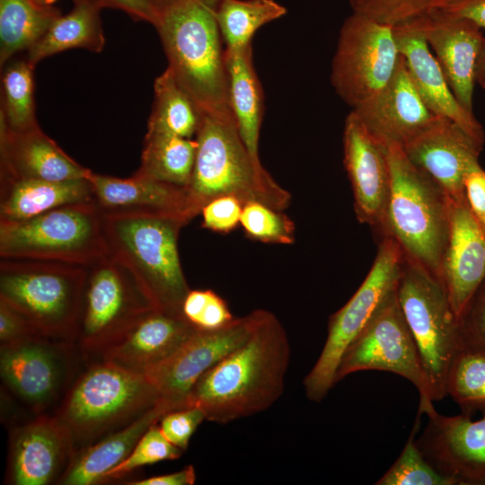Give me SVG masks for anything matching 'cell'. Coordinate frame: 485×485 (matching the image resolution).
<instances>
[{"label": "cell", "mask_w": 485, "mask_h": 485, "mask_svg": "<svg viewBox=\"0 0 485 485\" xmlns=\"http://www.w3.org/2000/svg\"><path fill=\"white\" fill-rule=\"evenodd\" d=\"M446 393L463 414L485 413V349L461 346L448 371Z\"/></svg>", "instance_id": "36"}, {"label": "cell", "mask_w": 485, "mask_h": 485, "mask_svg": "<svg viewBox=\"0 0 485 485\" xmlns=\"http://www.w3.org/2000/svg\"><path fill=\"white\" fill-rule=\"evenodd\" d=\"M38 1L48 5H53V4L57 2V0H38Z\"/></svg>", "instance_id": "52"}, {"label": "cell", "mask_w": 485, "mask_h": 485, "mask_svg": "<svg viewBox=\"0 0 485 485\" xmlns=\"http://www.w3.org/2000/svg\"><path fill=\"white\" fill-rule=\"evenodd\" d=\"M476 83L481 87L485 85V36L482 40L475 68Z\"/></svg>", "instance_id": "50"}, {"label": "cell", "mask_w": 485, "mask_h": 485, "mask_svg": "<svg viewBox=\"0 0 485 485\" xmlns=\"http://www.w3.org/2000/svg\"><path fill=\"white\" fill-rule=\"evenodd\" d=\"M396 294L419 350L430 398L441 401L447 396L448 371L462 346L459 319L439 278L405 257Z\"/></svg>", "instance_id": "9"}, {"label": "cell", "mask_w": 485, "mask_h": 485, "mask_svg": "<svg viewBox=\"0 0 485 485\" xmlns=\"http://www.w3.org/2000/svg\"><path fill=\"white\" fill-rule=\"evenodd\" d=\"M438 278L458 319L485 279V232L466 198H450V225Z\"/></svg>", "instance_id": "19"}, {"label": "cell", "mask_w": 485, "mask_h": 485, "mask_svg": "<svg viewBox=\"0 0 485 485\" xmlns=\"http://www.w3.org/2000/svg\"><path fill=\"white\" fill-rule=\"evenodd\" d=\"M230 108L239 134L252 159L259 157L260 130L263 117V93L252 62L251 44L241 48H225Z\"/></svg>", "instance_id": "29"}, {"label": "cell", "mask_w": 485, "mask_h": 485, "mask_svg": "<svg viewBox=\"0 0 485 485\" xmlns=\"http://www.w3.org/2000/svg\"><path fill=\"white\" fill-rule=\"evenodd\" d=\"M100 11L90 4H75L72 11L59 15L43 37L27 51L28 61L35 66L48 57L77 48L101 51L105 37Z\"/></svg>", "instance_id": "30"}, {"label": "cell", "mask_w": 485, "mask_h": 485, "mask_svg": "<svg viewBox=\"0 0 485 485\" xmlns=\"http://www.w3.org/2000/svg\"><path fill=\"white\" fill-rule=\"evenodd\" d=\"M3 66L0 128L15 132L39 128L35 116L34 66L27 58L9 60Z\"/></svg>", "instance_id": "34"}, {"label": "cell", "mask_w": 485, "mask_h": 485, "mask_svg": "<svg viewBox=\"0 0 485 485\" xmlns=\"http://www.w3.org/2000/svg\"><path fill=\"white\" fill-rule=\"evenodd\" d=\"M181 313L195 329L207 331L220 330L235 319L227 303L211 289H190Z\"/></svg>", "instance_id": "41"}, {"label": "cell", "mask_w": 485, "mask_h": 485, "mask_svg": "<svg viewBox=\"0 0 485 485\" xmlns=\"http://www.w3.org/2000/svg\"><path fill=\"white\" fill-rule=\"evenodd\" d=\"M182 314L153 309L101 354V360L144 374L175 352L195 331Z\"/></svg>", "instance_id": "24"}, {"label": "cell", "mask_w": 485, "mask_h": 485, "mask_svg": "<svg viewBox=\"0 0 485 485\" xmlns=\"http://www.w3.org/2000/svg\"><path fill=\"white\" fill-rule=\"evenodd\" d=\"M290 356L282 323L272 313L258 309L248 338L203 374L186 407L198 408L206 420L218 424L262 412L284 392Z\"/></svg>", "instance_id": "1"}, {"label": "cell", "mask_w": 485, "mask_h": 485, "mask_svg": "<svg viewBox=\"0 0 485 485\" xmlns=\"http://www.w3.org/2000/svg\"><path fill=\"white\" fill-rule=\"evenodd\" d=\"M153 309L136 278L109 254L88 267L75 342L101 356Z\"/></svg>", "instance_id": "11"}, {"label": "cell", "mask_w": 485, "mask_h": 485, "mask_svg": "<svg viewBox=\"0 0 485 485\" xmlns=\"http://www.w3.org/2000/svg\"><path fill=\"white\" fill-rule=\"evenodd\" d=\"M401 59L392 27L353 12L340 31L331 81L354 110L388 84Z\"/></svg>", "instance_id": "12"}, {"label": "cell", "mask_w": 485, "mask_h": 485, "mask_svg": "<svg viewBox=\"0 0 485 485\" xmlns=\"http://www.w3.org/2000/svg\"><path fill=\"white\" fill-rule=\"evenodd\" d=\"M422 19L423 16L392 27L399 52L411 81L434 115L454 121L483 145V128L474 114L463 109L451 91L426 40Z\"/></svg>", "instance_id": "21"}, {"label": "cell", "mask_w": 485, "mask_h": 485, "mask_svg": "<svg viewBox=\"0 0 485 485\" xmlns=\"http://www.w3.org/2000/svg\"><path fill=\"white\" fill-rule=\"evenodd\" d=\"M196 481V472L192 465L168 474L153 476L128 482V485H193Z\"/></svg>", "instance_id": "49"}, {"label": "cell", "mask_w": 485, "mask_h": 485, "mask_svg": "<svg viewBox=\"0 0 485 485\" xmlns=\"http://www.w3.org/2000/svg\"><path fill=\"white\" fill-rule=\"evenodd\" d=\"M425 414L428 424L415 442L426 460L454 485H485V413L472 420L432 407Z\"/></svg>", "instance_id": "16"}, {"label": "cell", "mask_w": 485, "mask_h": 485, "mask_svg": "<svg viewBox=\"0 0 485 485\" xmlns=\"http://www.w3.org/2000/svg\"><path fill=\"white\" fill-rule=\"evenodd\" d=\"M75 343L31 335L0 345L3 383L33 412L44 413L71 384Z\"/></svg>", "instance_id": "14"}, {"label": "cell", "mask_w": 485, "mask_h": 485, "mask_svg": "<svg viewBox=\"0 0 485 485\" xmlns=\"http://www.w3.org/2000/svg\"><path fill=\"white\" fill-rule=\"evenodd\" d=\"M75 4H86L99 9L113 8L123 11L138 21L150 22L154 27L159 13L151 0H73Z\"/></svg>", "instance_id": "45"}, {"label": "cell", "mask_w": 485, "mask_h": 485, "mask_svg": "<svg viewBox=\"0 0 485 485\" xmlns=\"http://www.w3.org/2000/svg\"><path fill=\"white\" fill-rule=\"evenodd\" d=\"M61 15L53 5L38 0H0V64L29 50Z\"/></svg>", "instance_id": "31"}, {"label": "cell", "mask_w": 485, "mask_h": 485, "mask_svg": "<svg viewBox=\"0 0 485 485\" xmlns=\"http://www.w3.org/2000/svg\"><path fill=\"white\" fill-rule=\"evenodd\" d=\"M88 267L61 262L0 261V301L34 334L74 341Z\"/></svg>", "instance_id": "7"}, {"label": "cell", "mask_w": 485, "mask_h": 485, "mask_svg": "<svg viewBox=\"0 0 485 485\" xmlns=\"http://www.w3.org/2000/svg\"><path fill=\"white\" fill-rule=\"evenodd\" d=\"M219 0H179L163 10L155 28L168 67L201 112L233 113L225 48L216 18Z\"/></svg>", "instance_id": "3"}, {"label": "cell", "mask_w": 485, "mask_h": 485, "mask_svg": "<svg viewBox=\"0 0 485 485\" xmlns=\"http://www.w3.org/2000/svg\"><path fill=\"white\" fill-rule=\"evenodd\" d=\"M75 452L72 435L62 421L55 414H38L11 432L5 481L13 485L57 481Z\"/></svg>", "instance_id": "17"}, {"label": "cell", "mask_w": 485, "mask_h": 485, "mask_svg": "<svg viewBox=\"0 0 485 485\" xmlns=\"http://www.w3.org/2000/svg\"><path fill=\"white\" fill-rule=\"evenodd\" d=\"M482 88H483V90L485 91V85H484V86H482Z\"/></svg>", "instance_id": "54"}, {"label": "cell", "mask_w": 485, "mask_h": 485, "mask_svg": "<svg viewBox=\"0 0 485 485\" xmlns=\"http://www.w3.org/2000/svg\"><path fill=\"white\" fill-rule=\"evenodd\" d=\"M387 157L391 186L381 227L406 259L438 278L449 234L450 198L400 146H388Z\"/></svg>", "instance_id": "5"}, {"label": "cell", "mask_w": 485, "mask_h": 485, "mask_svg": "<svg viewBox=\"0 0 485 485\" xmlns=\"http://www.w3.org/2000/svg\"><path fill=\"white\" fill-rule=\"evenodd\" d=\"M197 151L189 190L200 209L212 198L234 195L243 204L260 201L284 211L291 202L261 163L249 154L233 113L201 112Z\"/></svg>", "instance_id": "4"}, {"label": "cell", "mask_w": 485, "mask_h": 485, "mask_svg": "<svg viewBox=\"0 0 485 485\" xmlns=\"http://www.w3.org/2000/svg\"><path fill=\"white\" fill-rule=\"evenodd\" d=\"M481 226H482V225H481ZM482 228H483L484 232H485V226H482Z\"/></svg>", "instance_id": "53"}, {"label": "cell", "mask_w": 485, "mask_h": 485, "mask_svg": "<svg viewBox=\"0 0 485 485\" xmlns=\"http://www.w3.org/2000/svg\"><path fill=\"white\" fill-rule=\"evenodd\" d=\"M93 198L101 209L146 208L183 215L200 214L187 187L133 174L122 179L92 172Z\"/></svg>", "instance_id": "27"}, {"label": "cell", "mask_w": 485, "mask_h": 485, "mask_svg": "<svg viewBox=\"0 0 485 485\" xmlns=\"http://www.w3.org/2000/svg\"><path fill=\"white\" fill-rule=\"evenodd\" d=\"M183 452L165 438L155 423L141 436L128 456L105 474L103 481L123 478L145 465L176 460Z\"/></svg>", "instance_id": "40"}, {"label": "cell", "mask_w": 485, "mask_h": 485, "mask_svg": "<svg viewBox=\"0 0 485 485\" xmlns=\"http://www.w3.org/2000/svg\"><path fill=\"white\" fill-rule=\"evenodd\" d=\"M197 141L171 134L146 131L137 176L189 187Z\"/></svg>", "instance_id": "32"}, {"label": "cell", "mask_w": 485, "mask_h": 485, "mask_svg": "<svg viewBox=\"0 0 485 485\" xmlns=\"http://www.w3.org/2000/svg\"><path fill=\"white\" fill-rule=\"evenodd\" d=\"M464 193L468 206L482 226H485V172L479 168L464 179Z\"/></svg>", "instance_id": "46"}, {"label": "cell", "mask_w": 485, "mask_h": 485, "mask_svg": "<svg viewBox=\"0 0 485 485\" xmlns=\"http://www.w3.org/2000/svg\"><path fill=\"white\" fill-rule=\"evenodd\" d=\"M92 199L88 178L59 181L0 179V220H23L64 205Z\"/></svg>", "instance_id": "28"}, {"label": "cell", "mask_w": 485, "mask_h": 485, "mask_svg": "<svg viewBox=\"0 0 485 485\" xmlns=\"http://www.w3.org/2000/svg\"><path fill=\"white\" fill-rule=\"evenodd\" d=\"M403 260L399 244L385 235L363 283L329 319L324 346L303 381L305 396L310 401L320 402L336 384V373L344 352L396 289Z\"/></svg>", "instance_id": "10"}, {"label": "cell", "mask_w": 485, "mask_h": 485, "mask_svg": "<svg viewBox=\"0 0 485 485\" xmlns=\"http://www.w3.org/2000/svg\"><path fill=\"white\" fill-rule=\"evenodd\" d=\"M155 6L157 12L160 13L167 7L171 6L179 0H151Z\"/></svg>", "instance_id": "51"}, {"label": "cell", "mask_w": 485, "mask_h": 485, "mask_svg": "<svg viewBox=\"0 0 485 485\" xmlns=\"http://www.w3.org/2000/svg\"><path fill=\"white\" fill-rule=\"evenodd\" d=\"M258 309L216 331L197 330L175 352L144 374L159 398L174 410L186 407L190 392L211 366L250 335Z\"/></svg>", "instance_id": "15"}, {"label": "cell", "mask_w": 485, "mask_h": 485, "mask_svg": "<svg viewBox=\"0 0 485 485\" xmlns=\"http://www.w3.org/2000/svg\"><path fill=\"white\" fill-rule=\"evenodd\" d=\"M452 0H349L354 13L395 27L444 8Z\"/></svg>", "instance_id": "39"}, {"label": "cell", "mask_w": 485, "mask_h": 485, "mask_svg": "<svg viewBox=\"0 0 485 485\" xmlns=\"http://www.w3.org/2000/svg\"><path fill=\"white\" fill-rule=\"evenodd\" d=\"M482 146L454 121L436 117L401 148L451 199H459L465 197L466 175L481 168L479 155Z\"/></svg>", "instance_id": "18"}, {"label": "cell", "mask_w": 485, "mask_h": 485, "mask_svg": "<svg viewBox=\"0 0 485 485\" xmlns=\"http://www.w3.org/2000/svg\"><path fill=\"white\" fill-rule=\"evenodd\" d=\"M36 335L14 310L0 301V345ZM39 336V335H38Z\"/></svg>", "instance_id": "47"}, {"label": "cell", "mask_w": 485, "mask_h": 485, "mask_svg": "<svg viewBox=\"0 0 485 485\" xmlns=\"http://www.w3.org/2000/svg\"><path fill=\"white\" fill-rule=\"evenodd\" d=\"M365 370L391 372L412 383L419 394V413L425 414L434 407L419 350L399 304L396 289L344 352L336 384L348 375Z\"/></svg>", "instance_id": "13"}, {"label": "cell", "mask_w": 485, "mask_h": 485, "mask_svg": "<svg viewBox=\"0 0 485 485\" xmlns=\"http://www.w3.org/2000/svg\"><path fill=\"white\" fill-rule=\"evenodd\" d=\"M109 254L136 278L155 308L182 314L190 290L178 251L186 216L146 208L101 209Z\"/></svg>", "instance_id": "2"}, {"label": "cell", "mask_w": 485, "mask_h": 485, "mask_svg": "<svg viewBox=\"0 0 485 485\" xmlns=\"http://www.w3.org/2000/svg\"><path fill=\"white\" fill-rule=\"evenodd\" d=\"M351 111L386 147L392 144L404 146L437 117L420 98L402 57L388 84Z\"/></svg>", "instance_id": "22"}, {"label": "cell", "mask_w": 485, "mask_h": 485, "mask_svg": "<svg viewBox=\"0 0 485 485\" xmlns=\"http://www.w3.org/2000/svg\"><path fill=\"white\" fill-rule=\"evenodd\" d=\"M423 31L459 103L473 113L475 68L484 35L472 21L434 11L422 19Z\"/></svg>", "instance_id": "23"}, {"label": "cell", "mask_w": 485, "mask_h": 485, "mask_svg": "<svg viewBox=\"0 0 485 485\" xmlns=\"http://www.w3.org/2000/svg\"><path fill=\"white\" fill-rule=\"evenodd\" d=\"M421 414L418 412L410 435L397 460L375 485H454L424 457L416 445Z\"/></svg>", "instance_id": "37"}, {"label": "cell", "mask_w": 485, "mask_h": 485, "mask_svg": "<svg viewBox=\"0 0 485 485\" xmlns=\"http://www.w3.org/2000/svg\"><path fill=\"white\" fill-rule=\"evenodd\" d=\"M159 400L145 374L101 360L69 385L55 415L79 450L130 422Z\"/></svg>", "instance_id": "6"}, {"label": "cell", "mask_w": 485, "mask_h": 485, "mask_svg": "<svg viewBox=\"0 0 485 485\" xmlns=\"http://www.w3.org/2000/svg\"><path fill=\"white\" fill-rule=\"evenodd\" d=\"M243 203L234 195H222L207 201L201 208V226L205 229L228 234L241 224Z\"/></svg>", "instance_id": "42"}, {"label": "cell", "mask_w": 485, "mask_h": 485, "mask_svg": "<svg viewBox=\"0 0 485 485\" xmlns=\"http://www.w3.org/2000/svg\"><path fill=\"white\" fill-rule=\"evenodd\" d=\"M1 176L67 181L88 178L91 170L66 154L40 128L15 132L0 128Z\"/></svg>", "instance_id": "25"}, {"label": "cell", "mask_w": 485, "mask_h": 485, "mask_svg": "<svg viewBox=\"0 0 485 485\" xmlns=\"http://www.w3.org/2000/svg\"><path fill=\"white\" fill-rule=\"evenodd\" d=\"M287 9L274 0H219L216 18L226 48L251 44L256 31L286 14Z\"/></svg>", "instance_id": "35"}, {"label": "cell", "mask_w": 485, "mask_h": 485, "mask_svg": "<svg viewBox=\"0 0 485 485\" xmlns=\"http://www.w3.org/2000/svg\"><path fill=\"white\" fill-rule=\"evenodd\" d=\"M462 345L485 349V279L459 319Z\"/></svg>", "instance_id": "44"}, {"label": "cell", "mask_w": 485, "mask_h": 485, "mask_svg": "<svg viewBox=\"0 0 485 485\" xmlns=\"http://www.w3.org/2000/svg\"><path fill=\"white\" fill-rule=\"evenodd\" d=\"M154 89V102L147 131L186 138L196 136L201 111L169 67L155 79Z\"/></svg>", "instance_id": "33"}, {"label": "cell", "mask_w": 485, "mask_h": 485, "mask_svg": "<svg viewBox=\"0 0 485 485\" xmlns=\"http://www.w3.org/2000/svg\"><path fill=\"white\" fill-rule=\"evenodd\" d=\"M343 147L357 216L361 222L381 226L391 186L387 147L352 111L345 120Z\"/></svg>", "instance_id": "20"}, {"label": "cell", "mask_w": 485, "mask_h": 485, "mask_svg": "<svg viewBox=\"0 0 485 485\" xmlns=\"http://www.w3.org/2000/svg\"><path fill=\"white\" fill-rule=\"evenodd\" d=\"M109 255L102 214L93 199L23 220H0V258L89 267Z\"/></svg>", "instance_id": "8"}, {"label": "cell", "mask_w": 485, "mask_h": 485, "mask_svg": "<svg viewBox=\"0 0 485 485\" xmlns=\"http://www.w3.org/2000/svg\"><path fill=\"white\" fill-rule=\"evenodd\" d=\"M206 420L204 412L197 407H186L165 413L157 422L165 438L185 451L198 427Z\"/></svg>", "instance_id": "43"}, {"label": "cell", "mask_w": 485, "mask_h": 485, "mask_svg": "<svg viewBox=\"0 0 485 485\" xmlns=\"http://www.w3.org/2000/svg\"><path fill=\"white\" fill-rule=\"evenodd\" d=\"M173 408L163 401L130 422L94 443L77 450L57 484L93 485L103 481L105 474L125 460L141 436Z\"/></svg>", "instance_id": "26"}, {"label": "cell", "mask_w": 485, "mask_h": 485, "mask_svg": "<svg viewBox=\"0 0 485 485\" xmlns=\"http://www.w3.org/2000/svg\"><path fill=\"white\" fill-rule=\"evenodd\" d=\"M247 237L265 243L292 244L295 226L281 210L256 200L243 204L241 224Z\"/></svg>", "instance_id": "38"}, {"label": "cell", "mask_w": 485, "mask_h": 485, "mask_svg": "<svg viewBox=\"0 0 485 485\" xmlns=\"http://www.w3.org/2000/svg\"><path fill=\"white\" fill-rule=\"evenodd\" d=\"M436 11L469 19L481 28H485V0H452Z\"/></svg>", "instance_id": "48"}]
</instances>
